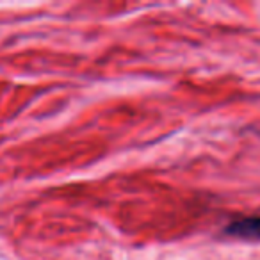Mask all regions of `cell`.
<instances>
[{
  "mask_svg": "<svg viewBox=\"0 0 260 260\" xmlns=\"http://www.w3.org/2000/svg\"><path fill=\"white\" fill-rule=\"evenodd\" d=\"M224 234L244 241H260V216L242 217L224 228Z\"/></svg>",
  "mask_w": 260,
  "mask_h": 260,
  "instance_id": "6da1fadb",
  "label": "cell"
}]
</instances>
